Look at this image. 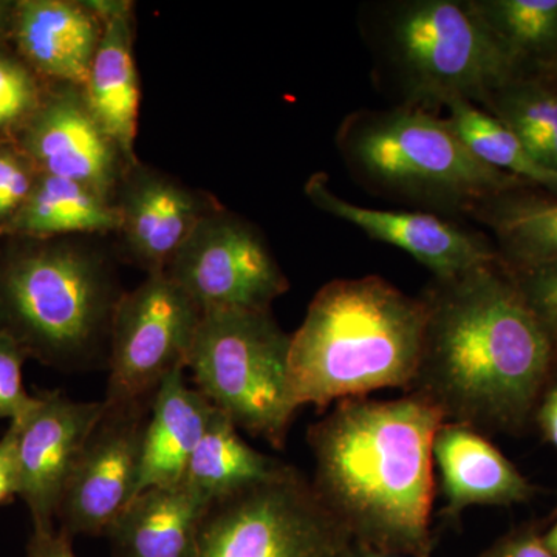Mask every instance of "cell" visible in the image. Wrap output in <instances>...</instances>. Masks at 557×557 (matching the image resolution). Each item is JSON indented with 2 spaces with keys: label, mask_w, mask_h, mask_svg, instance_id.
<instances>
[{
  "label": "cell",
  "mask_w": 557,
  "mask_h": 557,
  "mask_svg": "<svg viewBox=\"0 0 557 557\" xmlns=\"http://www.w3.org/2000/svg\"><path fill=\"white\" fill-rule=\"evenodd\" d=\"M416 380L445 421L519 432L556 379L557 350L502 262L434 278Z\"/></svg>",
  "instance_id": "obj_1"
},
{
  "label": "cell",
  "mask_w": 557,
  "mask_h": 557,
  "mask_svg": "<svg viewBox=\"0 0 557 557\" xmlns=\"http://www.w3.org/2000/svg\"><path fill=\"white\" fill-rule=\"evenodd\" d=\"M445 417L416 394L347 398L311 424L314 491L354 542L431 557L432 445Z\"/></svg>",
  "instance_id": "obj_2"
},
{
  "label": "cell",
  "mask_w": 557,
  "mask_h": 557,
  "mask_svg": "<svg viewBox=\"0 0 557 557\" xmlns=\"http://www.w3.org/2000/svg\"><path fill=\"white\" fill-rule=\"evenodd\" d=\"M426 309L380 276L335 278L318 289L289 343L296 408L318 410L380 388L409 392Z\"/></svg>",
  "instance_id": "obj_3"
},
{
  "label": "cell",
  "mask_w": 557,
  "mask_h": 557,
  "mask_svg": "<svg viewBox=\"0 0 557 557\" xmlns=\"http://www.w3.org/2000/svg\"><path fill=\"white\" fill-rule=\"evenodd\" d=\"M87 239L35 240L0 256V330L61 372L108 369L124 293L119 255Z\"/></svg>",
  "instance_id": "obj_4"
},
{
  "label": "cell",
  "mask_w": 557,
  "mask_h": 557,
  "mask_svg": "<svg viewBox=\"0 0 557 557\" xmlns=\"http://www.w3.org/2000/svg\"><path fill=\"white\" fill-rule=\"evenodd\" d=\"M362 22L381 83L398 106L429 112L456 100L483 106L520 76L522 64L471 0H394L370 7Z\"/></svg>",
  "instance_id": "obj_5"
},
{
  "label": "cell",
  "mask_w": 557,
  "mask_h": 557,
  "mask_svg": "<svg viewBox=\"0 0 557 557\" xmlns=\"http://www.w3.org/2000/svg\"><path fill=\"white\" fill-rule=\"evenodd\" d=\"M336 148L359 185L434 214L468 215L528 183L475 159L446 119L429 110L362 109L336 132Z\"/></svg>",
  "instance_id": "obj_6"
},
{
  "label": "cell",
  "mask_w": 557,
  "mask_h": 557,
  "mask_svg": "<svg viewBox=\"0 0 557 557\" xmlns=\"http://www.w3.org/2000/svg\"><path fill=\"white\" fill-rule=\"evenodd\" d=\"M289 343L271 310L203 311L188 364L194 387L252 437L287 445L296 408Z\"/></svg>",
  "instance_id": "obj_7"
},
{
  "label": "cell",
  "mask_w": 557,
  "mask_h": 557,
  "mask_svg": "<svg viewBox=\"0 0 557 557\" xmlns=\"http://www.w3.org/2000/svg\"><path fill=\"white\" fill-rule=\"evenodd\" d=\"M354 539L298 468L209 505L194 557H348Z\"/></svg>",
  "instance_id": "obj_8"
},
{
  "label": "cell",
  "mask_w": 557,
  "mask_h": 557,
  "mask_svg": "<svg viewBox=\"0 0 557 557\" xmlns=\"http://www.w3.org/2000/svg\"><path fill=\"white\" fill-rule=\"evenodd\" d=\"M203 310L166 273L124 292L110 333L108 406L150 405L166 376L188 364Z\"/></svg>",
  "instance_id": "obj_9"
},
{
  "label": "cell",
  "mask_w": 557,
  "mask_h": 557,
  "mask_svg": "<svg viewBox=\"0 0 557 557\" xmlns=\"http://www.w3.org/2000/svg\"><path fill=\"white\" fill-rule=\"evenodd\" d=\"M201 310H271L289 282L262 233L225 207L207 215L166 271Z\"/></svg>",
  "instance_id": "obj_10"
},
{
  "label": "cell",
  "mask_w": 557,
  "mask_h": 557,
  "mask_svg": "<svg viewBox=\"0 0 557 557\" xmlns=\"http://www.w3.org/2000/svg\"><path fill=\"white\" fill-rule=\"evenodd\" d=\"M150 406L106 405L62 493L57 528L65 536H106L137 496Z\"/></svg>",
  "instance_id": "obj_11"
},
{
  "label": "cell",
  "mask_w": 557,
  "mask_h": 557,
  "mask_svg": "<svg viewBox=\"0 0 557 557\" xmlns=\"http://www.w3.org/2000/svg\"><path fill=\"white\" fill-rule=\"evenodd\" d=\"M39 174L73 180L115 201L132 166L95 119L83 87L51 84L14 138Z\"/></svg>",
  "instance_id": "obj_12"
},
{
  "label": "cell",
  "mask_w": 557,
  "mask_h": 557,
  "mask_svg": "<svg viewBox=\"0 0 557 557\" xmlns=\"http://www.w3.org/2000/svg\"><path fill=\"white\" fill-rule=\"evenodd\" d=\"M27 416L17 426L16 458L20 493L27 505L33 530L57 528L58 508L70 474L104 401H76L61 391H38Z\"/></svg>",
  "instance_id": "obj_13"
},
{
  "label": "cell",
  "mask_w": 557,
  "mask_h": 557,
  "mask_svg": "<svg viewBox=\"0 0 557 557\" xmlns=\"http://www.w3.org/2000/svg\"><path fill=\"white\" fill-rule=\"evenodd\" d=\"M115 205L120 215L116 255L148 276L166 273L201 220L222 207L211 194L141 161L127 168Z\"/></svg>",
  "instance_id": "obj_14"
},
{
  "label": "cell",
  "mask_w": 557,
  "mask_h": 557,
  "mask_svg": "<svg viewBox=\"0 0 557 557\" xmlns=\"http://www.w3.org/2000/svg\"><path fill=\"white\" fill-rule=\"evenodd\" d=\"M304 193L325 214L350 223L370 239L408 252L434 278L456 277L478 267L502 262L497 248L485 236L434 212L366 208L341 199L330 189L324 172L311 175Z\"/></svg>",
  "instance_id": "obj_15"
},
{
  "label": "cell",
  "mask_w": 557,
  "mask_h": 557,
  "mask_svg": "<svg viewBox=\"0 0 557 557\" xmlns=\"http://www.w3.org/2000/svg\"><path fill=\"white\" fill-rule=\"evenodd\" d=\"M102 33L104 20L91 0H21L10 40L39 78L84 89Z\"/></svg>",
  "instance_id": "obj_16"
},
{
  "label": "cell",
  "mask_w": 557,
  "mask_h": 557,
  "mask_svg": "<svg viewBox=\"0 0 557 557\" xmlns=\"http://www.w3.org/2000/svg\"><path fill=\"white\" fill-rule=\"evenodd\" d=\"M434 467L449 519L472 507H509L523 504L536 487L482 432L443 421L432 445Z\"/></svg>",
  "instance_id": "obj_17"
},
{
  "label": "cell",
  "mask_w": 557,
  "mask_h": 557,
  "mask_svg": "<svg viewBox=\"0 0 557 557\" xmlns=\"http://www.w3.org/2000/svg\"><path fill=\"white\" fill-rule=\"evenodd\" d=\"M104 20V33L89 79L84 86L86 100L124 159L138 163L137 141L139 76L134 57L135 7L129 0H91Z\"/></svg>",
  "instance_id": "obj_18"
},
{
  "label": "cell",
  "mask_w": 557,
  "mask_h": 557,
  "mask_svg": "<svg viewBox=\"0 0 557 557\" xmlns=\"http://www.w3.org/2000/svg\"><path fill=\"white\" fill-rule=\"evenodd\" d=\"M209 505L183 483L146 487L104 537L115 557H194Z\"/></svg>",
  "instance_id": "obj_19"
},
{
  "label": "cell",
  "mask_w": 557,
  "mask_h": 557,
  "mask_svg": "<svg viewBox=\"0 0 557 557\" xmlns=\"http://www.w3.org/2000/svg\"><path fill=\"white\" fill-rule=\"evenodd\" d=\"M212 410L214 406L186 383L185 369L164 379L146 424L138 493L182 485Z\"/></svg>",
  "instance_id": "obj_20"
},
{
  "label": "cell",
  "mask_w": 557,
  "mask_h": 557,
  "mask_svg": "<svg viewBox=\"0 0 557 557\" xmlns=\"http://www.w3.org/2000/svg\"><path fill=\"white\" fill-rule=\"evenodd\" d=\"M120 226L115 201L73 180L39 174L30 197L0 236L28 240L100 237Z\"/></svg>",
  "instance_id": "obj_21"
},
{
  "label": "cell",
  "mask_w": 557,
  "mask_h": 557,
  "mask_svg": "<svg viewBox=\"0 0 557 557\" xmlns=\"http://www.w3.org/2000/svg\"><path fill=\"white\" fill-rule=\"evenodd\" d=\"M287 467L285 461L248 445L233 420L214 408L190 457L183 485L212 504L269 482Z\"/></svg>",
  "instance_id": "obj_22"
},
{
  "label": "cell",
  "mask_w": 557,
  "mask_h": 557,
  "mask_svg": "<svg viewBox=\"0 0 557 557\" xmlns=\"http://www.w3.org/2000/svg\"><path fill=\"white\" fill-rule=\"evenodd\" d=\"M494 234L502 263L509 270L557 262V197L512 189L469 212Z\"/></svg>",
  "instance_id": "obj_23"
},
{
  "label": "cell",
  "mask_w": 557,
  "mask_h": 557,
  "mask_svg": "<svg viewBox=\"0 0 557 557\" xmlns=\"http://www.w3.org/2000/svg\"><path fill=\"white\" fill-rule=\"evenodd\" d=\"M450 129L456 132L469 152L493 170L507 172L530 186L557 196V174L545 170L531 157L518 135L496 116L474 102L456 100L446 106Z\"/></svg>",
  "instance_id": "obj_24"
},
{
  "label": "cell",
  "mask_w": 557,
  "mask_h": 557,
  "mask_svg": "<svg viewBox=\"0 0 557 557\" xmlns=\"http://www.w3.org/2000/svg\"><path fill=\"white\" fill-rule=\"evenodd\" d=\"M483 108L518 135L541 166L557 174V86L520 75Z\"/></svg>",
  "instance_id": "obj_25"
},
{
  "label": "cell",
  "mask_w": 557,
  "mask_h": 557,
  "mask_svg": "<svg viewBox=\"0 0 557 557\" xmlns=\"http://www.w3.org/2000/svg\"><path fill=\"white\" fill-rule=\"evenodd\" d=\"M479 16L522 64H548L557 51V0H471Z\"/></svg>",
  "instance_id": "obj_26"
},
{
  "label": "cell",
  "mask_w": 557,
  "mask_h": 557,
  "mask_svg": "<svg viewBox=\"0 0 557 557\" xmlns=\"http://www.w3.org/2000/svg\"><path fill=\"white\" fill-rule=\"evenodd\" d=\"M46 89L20 58L0 50V132L16 134L39 108Z\"/></svg>",
  "instance_id": "obj_27"
},
{
  "label": "cell",
  "mask_w": 557,
  "mask_h": 557,
  "mask_svg": "<svg viewBox=\"0 0 557 557\" xmlns=\"http://www.w3.org/2000/svg\"><path fill=\"white\" fill-rule=\"evenodd\" d=\"M39 172L14 139L0 141V231L30 197Z\"/></svg>",
  "instance_id": "obj_28"
},
{
  "label": "cell",
  "mask_w": 557,
  "mask_h": 557,
  "mask_svg": "<svg viewBox=\"0 0 557 557\" xmlns=\"http://www.w3.org/2000/svg\"><path fill=\"white\" fill-rule=\"evenodd\" d=\"M28 355L9 333L0 330V420L16 421L30 412L36 395L24 386Z\"/></svg>",
  "instance_id": "obj_29"
},
{
  "label": "cell",
  "mask_w": 557,
  "mask_h": 557,
  "mask_svg": "<svg viewBox=\"0 0 557 557\" xmlns=\"http://www.w3.org/2000/svg\"><path fill=\"white\" fill-rule=\"evenodd\" d=\"M516 287L557 350V262L509 270Z\"/></svg>",
  "instance_id": "obj_30"
},
{
  "label": "cell",
  "mask_w": 557,
  "mask_h": 557,
  "mask_svg": "<svg viewBox=\"0 0 557 557\" xmlns=\"http://www.w3.org/2000/svg\"><path fill=\"white\" fill-rule=\"evenodd\" d=\"M479 557H555L545 545L544 537L534 528H520L498 539L493 547Z\"/></svg>",
  "instance_id": "obj_31"
},
{
  "label": "cell",
  "mask_w": 557,
  "mask_h": 557,
  "mask_svg": "<svg viewBox=\"0 0 557 557\" xmlns=\"http://www.w3.org/2000/svg\"><path fill=\"white\" fill-rule=\"evenodd\" d=\"M17 426L11 421L10 428L0 438V507L10 504L20 493L16 458Z\"/></svg>",
  "instance_id": "obj_32"
},
{
  "label": "cell",
  "mask_w": 557,
  "mask_h": 557,
  "mask_svg": "<svg viewBox=\"0 0 557 557\" xmlns=\"http://www.w3.org/2000/svg\"><path fill=\"white\" fill-rule=\"evenodd\" d=\"M25 557H78L73 549V539L58 528L51 531L33 530Z\"/></svg>",
  "instance_id": "obj_33"
},
{
  "label": "cell",
  "mask_w": 557,
  "mask_h": 557,
  "mask_svg": "<svg viewBox=\"0 0 557 557\" xmlns=\"http://www.w3.org/2000/svg\"><path fill=\"white\" fill-rule=\"evenodd\" d=\"M534 420L544 438L557 450V376L545 388L534 412Z\"/></svg>",
  "instance_id": "obj_34"
},
{
  "label": "cell",
  "mask_w": 557,
  "mask_h": 557,
  "mask_svg": "<svg viewBox=\"0 0 557 557\" xmlns=\"http://www.w3.org/2000/svg\"><path fill=\"white\" fill-rule=\"evenodd\" d=\"M14 7L16 2H3L0 0V44L10 39L13 27Z\"/></svg>",
  "instance_id": "obj_35"
},
{
  "label": "cell",
  "mask_w": 557,
  "mask_h": 557,
  "mask_svg": "<svg viewBox=\"0 0 557 557\" xmlns=\"http://www.w3.org/2000/svg\"><path fill=\"white\" fill-rule=\"evenodd\" d=\"M348 557H405V556L387 555V553L379 552V549L366 547V545L357 544V542H354V545H351V548H350V553H348Z\"/></svg>",
  "instance_id": "obj_36"
},
{
  "label": "cell",
  "mask_w": 557,
  "mask_h": 557,
  "mask_svg": "<svg viewBox=\"0 0 557 557\" xmlns=\"http://www.w3.org/2000/svg\"><path fill=\"white\" fill-rule=\"evenodd\" d=\"M542 537H544L545 545L553 553V556L557 557V522Z\"/></svg>",
  "instance_id": "obj_37"
}]
</instances>
